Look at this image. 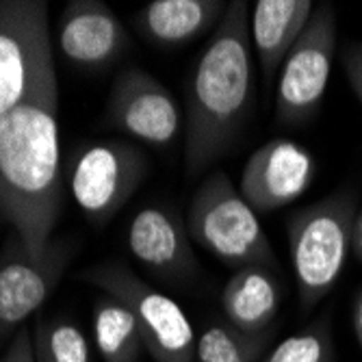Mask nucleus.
<instances>
[{"instance_id": "2", "label": "nucleus", "mask_w": 362, "mask_h": 362, "mask_svg": "<svg viewBox=\"0 0 362 362\" xmlns=\"http://www.w3.org/2000/svg\"><path fill=\"white\" fill-rule=\"evenodd\" d=\"M254 100L250 5L228 3L187 85L185 163L200 176L237 141Z\"/></svg>"}, {"instance_id": "4", "label": "nucleus", "mask_w": 362, "mask_h": 362, "mask_svg": "<svg viewBox=\"0 0 362 362\" xmlns=\"http://www.w3.org/2000/svg\"><path fill=\"white\" fill-rule=\"evenodd\" d=\"M187 230L197 245L235 272L254 265L278 267V258L258 221V213L243 200L223 172L209 174L193 193Z\"/></svg>"}, {"instance_id": "22", "label": "nucleus", "mask_w": 362, "mask_h": 362, "mask_svg": "<svg viewBox=\"0 0 362 362\" xmlns=\"http://www.w3.org/2000/svg\"><path fill=\"white\" fill-rule=\"evenodd\" d=\"M343 70H345V76H347V81H349L356 98H358V103L362 105V68L356 63H351V61L343 59Z\"/></svg>"}, {"instance_id": "15", "label": "nucleus", "mask_w": 362, "mask_h": 362, "mask_svg": "<svg viewBox=\"0 0 362 362\" xmlns=\"http://www.w3.org/2000/svg\"><path fill=\"white\" fill-rule=\"evenodd\" d=\"M228 3L221 0H154L137 16L139 35L158 48L185 46L202 37L223 18Z\"/></svg>"}, {"instance_id": "24", "label": "nucleus", "mask_w": 362, "mask_h": 362, "mask_svg": "<svg viewBox=\"0 0 362 362\" xmlns=\"http://www.w3.org/2000/svg\"><path fill=\"white\" fill-rule=\"evenodd\" d=\"M354 332L362 351V291L356 295V304H354Z\"/></svg>"}, {"instance_id": "1", "label": "nucleus", "mask_w": 362, "mask_h": 362, "mask_svg": "<svg viewBox=\"0 0 362 362\" xmlns=\"http://www.w3.org/2000/svg\"><path fill=\"white\" fill-rule=\"evenodd\" d=\"M57 76L0 117V217L42 256L63 204Z\"/></svg>"}, {"instance_id": "16", "label": "nucleus", "mask_w": 362, "mask_h": 362, "mask_svg": "<svg viewBox=\"0 0 362 362\" xmlns=\"http://www.w3.org/2000/svg\"><path fill=\"white\" fill-rule=\"evenodd\" d=\"M282 304V288L267 267L237 269L223 286L221 308L226 321L243 332H265L274 327Z\"/></svg>"}, {"instance_id": "11", "label": "nucleus", "mask_w": 362, "mask_h": 362, "mask_svg": "<svg viewBox=\"0 0 362 362\" xmlns=\"http://www.w3.org/2000/svg\"><path fill=\"white\" fill-rule=\"evenodd\" d=\"M315 156L291 139H272L252 152L239 193L256 213H274L302 197L315 180Z\"/></svg>"}, {"instance_id": "17", "label": "nucleus", "mask_w": 362, "mask_h": 362, "mask_svg": "<svg viewBox=\"0 0 362 362\" xmlns=\"http://www.w3.org/2000/svg\"><path fill=\"white\" fill-rule=\"evenodd\" d=\"M93 339L105 362H139L146 351L133 310L109 293H103L93 304Z\"/></svg>"}, {"instance_id": "21", "label": "nucleus", "mask_w": 362, "mask_h": 362, "mask_svg": "<svg viewBox=\"0 0 362 362\" xmlns=\"http://www.w3.org/2000/svg\"><path fill=\"white\" fill-rule=\"evenodd\" d=\"M5 362H35V349H33V337L28 332V327L22 325L20 330L13 334V341L3 356Z\"/></svg>"}, {"instance_id": "26", "label": "nucleus", "mask_w": 362, "mask_h": 362, "mask_svg": "<svg viewBox=\"0 0 362 362\" xmlns=\"http://www.w3.org/2000/svg\"><path fill=\"white\" fill-rule=\"evenodd\" d=\"M0 362H5V358H0Z\"/></svg>"}, {"instance_id": "25", "label": "nucleus", "mask_w": 362, "mask_h": 362, "mask_svg": "<svg viewBox=\"0 0 362 362\" xmlns=\"http://www.w3.org/2000/svg\"><path fill=\"white\" fill-rule=\"evenodd\" d=\"M343 59H345V61H351V63H356V65H360V68H362V42L349 44V46L343 50Z\"/></svg>"}, {"instance_id": "8", "label": "nucleus", "mask_w": 362, "mask_h": 362, "mask_svg": "<svg viewBox=\"0 0 362 362\" xmlns=\"http://www.w3.org/2000/svg\"><path fill=\"white\" fill-rule=\"evenodd\" d=\"M337 52V13L315 7L304 33L286 54L276 87V119L284 126L308 124L321 109Z\"/></svg>"}, {"instance_id": "13", "label": "nucleus", "mask_w": 362, "mask_h": 362, "mask_svg": "<svg viewBox=\"0 0 362 362\" xmlns=\"http://www.w3.org/2000/svg\"><path fill=\"white\" fill-rule=\"evenodd\" d=\"M128 250L165 280H189L200 269L187 226L174 211L160 206H148L130 219Z\"/></svg>"}, {"instance_id": "9", "label": "nucleus", "mask_w": 362, "mask_h": 362, "mask_svg": "<svg viewBox=\"0 0 362 362\" xmlns=\"http://www.w3.org/2000/svg\"><path fill=\"white\" fill-rule=\"evenodd\" d=\"M74 258L68 239H52L42 256H33L18 233L0 252V341L18 332L59 286Z\"/></svg>"}, {"instance_id": "19", "label": "nucleus", "mask_w": 362, "mask_h": 362, "mask_svg": "<svg viewBox=\"0 0 362 362\" xmlns=\"http://www.w3.org/2000/svg\"><path fill=\"white\" fill-rule=\"evenodd\" d=\"M33 349L35 362H91L87 339L70 319L42 317L35 327Z\"/></svg>"}, {"instance_id": "5", "label": "nucleus", "mask_w": 362, "mask_h": 362, "mask_svg": "<svg viewBox=\"0 0 362 362\" xmlns=\"http://www.w3.org/2000/svg\"><path fill=\"white\" fill-rule=\"evenodd\" d=\"M54 76L48 5L42 0H0V117Z\"/></svg>"}, {"instance_id": "3", "label": "nucleus", "mask_w": 362, "mask_h": 362, "mask_svg": "<svg viewBox=\"0 0 362 362\" xmlns=\"http://www.w3.org/2000/svg\"><path fill=\"white\" fill-rule=\"evenodd\" d=\"M358 193L341 189L286 217V239L300 308L308 315L330 293L351 252Z\"/></svg>"}, {"instance_id": "6", "label": "nucleus", "mask_w": 362, "mask_h": 362, "mask_svg": "<svg viewBox=\"0 0 362 362\" xmlns=\"http://www.w3.org/2000/svg\"><path fill=\"white\" fill-rule=\"evenodd\" d=\"M78 280L103 288L133 310L146 343V351L156 362H195L197 337L185 310L163 295L124 262H100L76 276Z\"/></svg>"}, {"instance_id": "18", "label": "nucleus", "mask_w": 362, "mask_h": 362, "mask_svg": "<svg viewBox=\"0 0 362 362\" xmlns=\"http://www.w3.org/2000/svg\"><path fill=\"white\" fill-rule=\"evenodd\" d=\"M276 334V325L265 332H243L239 327L213 323L197 337L195 362H256Z\"/></svg>"}, {"instance_id": "20", "label": "nucleus", "mask_w": 362, "mask_h": 362, "mask_svg": "<svg viewBox=\"0 0 362 362\" xmlns=\"http://www.w3.org/2000/svg\"><path fill=\"white\" fill-rule=\"evenodd\" d=\"M334 337L327 315H321L302 332L284 339L262 362H334Z\"/></svg>"}, {"instance_id": "23", "label": "nucleus", "mask_w": 362, "mask_h": 362, "mask_svg": "<svg viewBox=\"0 0 362 362\" xmlns=\"http://www.w3.org/2000/svg\"><path fill=\"white\" fill-rule=\"evenodd\" d=\"M351 252L356 258L362 262V209H358L356 219H354V230H351Z\"/></svg>"}, {"instance_id": "12", "label": "nucleus", "mask_w": 362, "mask_h": 362, "mask_svg": "<svg viewBox=\"0 0 362 362\" xmlns=\"http://www.w3.org/2000/svg\"><path fill=\"white\" fill-rule=\"evenodd\" d=\"M57 44L70 63L100 70L128 50L130 35L109 5L100 0H72L59 18Z\"/></svg>"}, {"instance_id": "14", "label": "nucleus", "mask_w": 362, "mask_h": 362, "mask_svg": "<svg viewBox=\"0 0 362 362\" xmlns=\"http://www.w3.org/2000/svg\"><path fill=\"white\" fill-rule=\"evenodd\" d=\"M315 5L310 0H258L250 11V40L256 50L265 85L272 87L276 72L295 42L304 33Z\"/></svg>"}, {"instance_id": "7", "label": "nucleus", "mask_w": 362, "mask_h": 362, "mask_svg": "<svg viewBox=\"0 0 362 362\" xmlns=\"http://www.w3.org/2000/svg\"><path fill=\"white\" fill-rule=\"evenodd\" d=\"M148 156L137 144L111 139L89 144L70 160L68 185L74 202L93 226L109 223L141 187Z\"/></svg>"}, {"instance_id": "10", "label": "nucleus", "mask_w": 362, "mask_h": 362, "mask_svg": "<svg viewBox=\"0 0 362 362\" xmlns=\"http://www.w3.org/2000/svg\"><path fill=\"white\" fill-rule=\"evenodd\" d=\"M107 124L137 141L165 148L178 137L180 111L165 85L139 68H128L113 81Z\"/></svg>"}]
</instances>
